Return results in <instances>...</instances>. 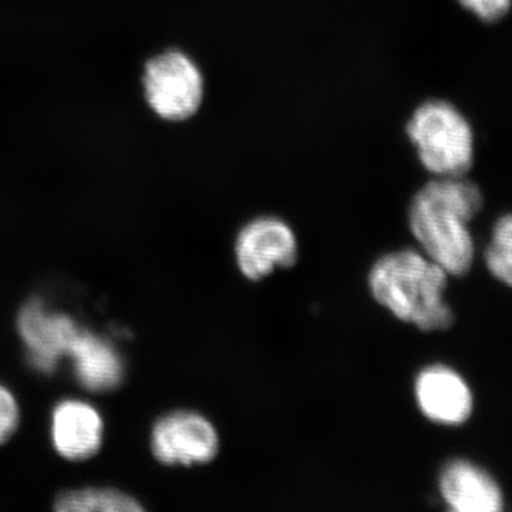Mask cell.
I'll return each instance as SVG.
<instances>
[{"label":"cell","instance_id":"1","mask_svg":"<svg viewBox=\"0 0 512 512\" xmlns=\"http://www.w3.org/2000/svg\"><path fill=\"white\" fill-rule=\"evenodd\" d=\"M483 205V192L466 177H434L414 195L410 231L424 255L448 275H466L473 266L476 247L470 222Z\"/></svg>","mask_w":512,"mask_h":512},{"label":"cell","instance_id":"2","mask_svg":"<svg viewBox=\"0 0 512 512\" xmlns=\"http://www.w3.org/2000/svg\"><path fill=\"white\" fill-rule=\"evenodd\" d=\"M447 272L429 256L400 249L380 256L369 272L373 299L394 318L423 332L447 330L456 316L444 299Z\"/></svg>","mask_w":512,"mask_h":512},{"label":"cell","instance_id":"3","mask_svg":"<svg viewBox=\"0 0 512 512\" xmlns=\"http://www.w3.org/2000/svg\"><path fill=\"white\" fill-rule=\"evenodd\" d=\"M423 167L434 177H467L476 161V133L470 120L446 100L424 101L407 124Z\"/></svg>","mask_w":512,"mask_h":512},{"label":"cell","instance_id":"4","mask_svg":"<svg viewBox=\"0 0 512 512\" xmlns=\"http://www.w3.org/2000/svg\"><path fill=\"white\" fill-rule=\"evenodd\" d=\"M143 84L151 109L168 121L190 119L204 99L200 67L178 50L151 59L144 70Z\"/></svg>","mask_w":512,"mask_h":512},{"label":"cell","instance_id":"5","mask_svg":"<svg viewBox=\"0 0 512 512\" xmlns=\"http://www.w3.org/2000/svg\"><path fill=\"white\" fill-rule=\"evenodd\" d=\"M235 261L248 281L259 282L276 269H288L298 261V238L284 220L259 217L249 221L235 239Z\"/></svg>","mask_w":512,"mask_h":512},{"label":"cell","instance_id":"6","mask_svg":"<svg viewBox=\"0 0 512 512\" xmlns=\"http://www.w3.org/2000/svg\"><path fill=\"white\" fill-rule=\"evenodd\" d=\"M218 430L200 413L180 410L161 417L151 433V450L165 466L208 464L220 453Z\"/></svg>","mask_w":512,"mask_h":512},{"label":"cell","instance_id":"7","mask_svg":"<svg viewBox=\"0 0 512 512\" xmlns=\"http://www.w3.org/2000/svg\"><path fill=\"white\" fill-rule=\"evenodd\" d=\"M19 332L28 346L30 362L43 373H52L63 356H69L82 328L63 313L47 311L33 299L19 315Z\"/></svg>","mask_w":512,"mask_h":512},{"label":"cell","instance_id":"8","mask_svg":"<svg viewBox=\"0 0 512 512\" xmlns=\"http://www.w3.org/2000/svg\"><path fill=\"white\" fill-rule=\"evenodd\" d=\"M414 396L420 412L444 426H460L473 413L470 387L447 366L434 365L421 370L414 382Z\"/></svg>","mask_w":512,"mask_h":512},{"label":"cell","instance_id":"9","mask_svg":"<svg viewBox=\"0 0 512 512\" xmlns=\"http://www.w3.org/2000/svg\"><path fill=\"white\" fill-rule=\"evenodd\" d=\"M440 493L451 510L497 512L503 510V494L490 474L466 460H454L443 468Z\"/></svg>","mask_w":512,"mask_h":512},{"label":"cell","instance_id":"10","mask_svg":"<svg viewBox=\"0 0 512 512\" xmlns=\"http://www.w3.org/2000/svg\"><path fill=\"white\" fill-rule=\"evenodd\" d=\"M52 437L60 456L72 461L86 460L103 443V420L89 403L66 400L53 412Z\"/></svg>","mask_w":512,"mask_h":512},{"label":"cell","instance_id":"11","mask_svg":"<svg viewBox=\"0 0 512 512\" xmlns=\"http://www.w3.org/2000/svg\"><path fill=\"white\" fill-rule=\"evenodd\" d=\"M70 357L77 379L86 389L106 392L119 386L123 379V362L110 342L82 329Z\"/></svg>","mask_w":512,"mask_h":512},{"label":"cell","instance_id":"12","mask_svg":"<svg viewBox=\"0 0 512 512\" xmlns=\"http://www.w3.org/2000/svg\"><path fill=\"white\" fill-rule=\"evenodd\" d=\"M59 512H140L136 498L111 488H84L67 491L56 498Z\"/></svg>","mask_w":512,"mask_h":512},{"label":"cell","instance_id":"13","mask_svg":"<svg viewBox=\"0 0 512 512\" xmlns=\"http://www.w3.org/2000/svg\"><path fill=\"white\" fill-rule=\"evenodd\" d=\"M484 256L488 271L512 288V214L503 215L495 222Z\"/></svg>","mask_w":512,"mask_h":512},{"label":"cell","instance_id":"14","mask_svg":"<svg viewBox=\"0 0 512 512\" xmlns=\"http://www.w3.org/2000/svg\"><path fill=\"white\" fill-rule=\"evenodd\" d=\"M461 8L484 23L503 20L512 9V0H457Z\"/></svg>","mask_w":512,"mask_h":512},{"label":"cell","instance_id":"15","mask_svg":"<svg viewBox=\"0 0 512 512\" xmlns=\"http://www.w3.org/2000/svg\"><path fill=\"white\" fill-rule=\"evenodd\" d=\"M19 424V406L6 387L0 386V444L6 443Z\"/></svg>","mask_w":512,"mask_h":512}]
</instances>
